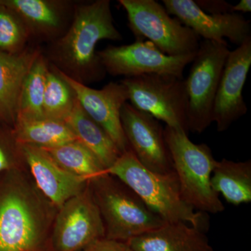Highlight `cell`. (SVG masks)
Listing matches in <instances>:
<instances>
[{"label":"cell","instance_id":"1","mask_svg":"<svg viewBox=\"0 0 251 251\" xmlns=\"http://www.w3.org/2000/svg\"><path fill=\"white\" fill-rule=\"evenodd\" d=\"M110 0L75 3L70 26L64 35L48 44L43 54L50 64L73 80L88 86L106 72L96 51L100 41H120Z\"/></svg>","mask_w":251,"mask_h":251},{"label":"cell","instance_id":"2","mask_svg":"<svg viewBox=\"0 0 251 251\" xmlns=\"http://www.w3.org/2000/svg\"><path fill=\"white\" fill-rule=\"evenodd\" d=\"M21 171L0 187V251H42L57 209Z\"/></svg>","mask_w":251,"mask_h":251},{"label":"cell","instance_id":"3","mask_svg":"<svg viewBox=\"0 0 251 251\" xmlns=\"http://www.w3.org/2000/svg\"><path fill=\"white\" fill-rule=\"evenodd\" d=\"M105 173L126 185L166 222L187 223L206 232L209 228L208 214L195 210L181 197L174 171L166 173L150 171L129 148Z\"/></svg>","mask_w":251,"mask_h":251},{"label":"cell","instance_id":"4","mask_svg":"<svg viewBox=\"0 0 251 251\" xmlns=\"http://www.w3.org/2000/svg\"><path fill=\"white\" fill-rule=\"evenodd\" d=\"M164 137L185 202L204 214L223 212L224 204L211 185L216 160L210 148L205 143H193L186 132L166 126Z\"/></svg>","mask_w":251,"mask_h":251},{"label":"cell","instance_id":"5","mask_svg":"<svg viewBox=\"0 0 251 251\" xmlns=\"http://www.w3.org/2000/svg\"><path fill=\"white\" fill-rule=\"evenodd\" d=\"M105 229V237L127 242L166 223L115 176L102 175L89 182Z\"/></svg>","mask_w":251,"mask_h":251},{"label":"cell","instance_id":"6","mask_svg":"<svg viewBox=\"0 0 251 251\" xmlns=\"http://www.w3.org/2000/svg\"><path fill=\"white\" fill-rule=\"evenodd\" d=\"M125 10L128 26L137 40L148 39L169 56L195 53L200 37L179 19L171 17L166 8L155 0H119Z\"/></svg>","mask_w":251,"mask_h":251},{"label":"cell","instance_id":"7","mask_svg":"<svg viewBox=\"0 0 251 251\" xmlns=\"http://www.w3.org/2000/svg\"><path fill=\"white\" fill-rule=\"evenodd\" d=\"M229 51L227 41L200 42L186 80L189 131L202 133L212 124L216 93Z\"/></svg>","mask_w":251,"mask_h":251},{"label":"cell","instance_id":"8","mask_svg":"<svg viewBox=\"0 0 251 251\" xmlns=\"http://www.w3.org/2000/svg\"><path fill=\"white\" fill-rule=\"evenodd\" d=\"M134 108L166 126L189 133L186 80L167 74H147L120 81Z\"/></svg>","mask_w":251,"mask_h":251},{"label":"cell","instance_id":"9","mask_svg":"<svg viewBox=\"0 0 251 251\" xmlns=\"http://www.w3.org/2000/svg\"><path fill=\"white\" fill-rule=\"evenodd\" d=\"M196 52L167 55L150 41L136 40L129 45H109L97 54L106 74L112 76L129 78L147 74H167L183 78L185 68L193 62Z\"/></svg>","mask_w":251,"mask_h":251},{"label":"cell","instance_id":"10","mask_svg":"<svg viewBox=\"0 0 251 251\" xmlns=\"http://www.w3.org/2000/svg\"><path fill=\"white\" fill-rule=\"evenodd\" d=\"M105 237V229L90 185L57 209L50 242L54 251H80Z\"/></svg>","mask_w":251,"mask_h":251},{"label":"cell","instance_id":"11","mask_svg":"<svg viewBox=\"0 0 251 251\" xmlns=\"http://www.w3.org/2000/svg\"><path fill=\"white\" fill-rule=\"evenodd\" d=\"M121 122L130 150L144 166L156 173L174 171L159 121L127 102L122 108Z\"/></svg>","mask_w":251,"mask_h":251},{"label":"cell","instance_id":"12","mask_svg":"<svg viewBox=\"0 0 251 251\" xmlns=\"http://www.w3.org/2000/svg\"><path fill=\"white\" fill-rule=\"evenodd\" d=\"M57 71L74 91L84 111L108 133L122 153L127 151L129 146L121 122L122 107L128 100L125 86L121 82H110L100 90H96Z\"/></svg>","mask_w":251,"mask_h":251},{"label":"cell","instance_id":"13","mask_svg":"<svg viewBox=\"0 0 251 251\" xmlns=\"http://www.w3.org/2000/svg\"><path fill=\"white\" fill-rule=\"evenodd\" d=\"M251 66V38L229 51L216 93L213 122L219 132L226 131L248 112L243 90Z\"/></svg>","mask_w":251,"mask_h":251},{"label":"cell","instance_id":"14","mask_svg":"<svg viewBox=\"0 0 251 251\" xmlns=\"http://www.w3.org/2000/svg\"><path fill=\"white\" fill-rule=\"evenodd\" d=\"M168 14L179 19L204 40L226 42L227 39L238 46L251 38V23L237 13L209 14L194 0H163Z\"/></svg>","mask_w":251,"mask_h":251},{"label":"cell","instance_id":"15","mask_svg":"<svg viewBox=\"0 0 251 251\" xmlns=\"http://www.w3.org/2000/svg\"><path fill=\"white\" fill-rule=\"evenodd\" d=\"M18 15L30 43L48 44L64 35L72 23L75 1L68 0H0Z\"/></svg>","mask_w":251,"mask_h":251},{"label":"cell","instance_id":"16","mask_svg":"<svg viewBox=\"0 0 251 251\" xmlns=\"http://www.w3.org/2000/svg\"><path fill=\"white\" fill-rule=\"evenodd\" d=\"M21 148L36 188L57 209L88 186V181L59 166L43 149L29 145Z\"/></svg>","mask_w":251,"mask_h":251},{"label":"cell","instance_id":"17","mask_svg":"<svg viewBox=\"0 0 251 251\" xmlns=\"http://www.w3.org/2000/svg\"><path fill=\"white\" fill-rule=\"evenodd\" d=\"M42 52L34 44L17 54L0 52V123L14 126L25 80Z\"/></svg>","mask_w":251,"mask_h":251},{"label":"cell","instance_id":"18","mask_svg":"<svg viewBox=\"0 0 251 251\" xmlns=\"http://www.w3.org/2000/svg\"><path fill=\"white\" fill-rule=\"evenodd\" d=\"M126 243L133 251H216L206 231L181 221L166 222Z\"/></svg>","mask_w":251,"mask_h":251},{"label":"cell","instance_id":"19","mask_svg":"<svg viewBox=\"0 0 251 251\" xmlns=\"http://www.w3.org/2000/svg\"><path fill=\"white\" fill-rule=\"evenodd\" d=\"M65 122L77 141L93 153L105 171L121 156L122 153L108 133L84 111L77 100Z\"/></svg>","mask_w":251,"mask_h":251},{"label":"cell","instance_id":"20","mask_svg":"<svg viewBox=\"0 0 251 251\" xmlns=\"http://www.w3.org/2000/svg\"><path fill=\"white\" fill-rule=\"evenodd\" d=\"M214 191L233 205L251 202V161H216L211 177Z\"/></svg>","mask_w":251,"mask_h":251},{"label":"cell","instance_id":"21","mask_svg":"<svg viewBox=\"0 0 251 251\" xmlns=\"http://www.w3.org/2000/svg\"><path fill=\"white\" fill-rule=\"evenodd\" d=\"M12 128L20 145L52 148L77 140L66 122L46 117L17 119Z\"/></svg>","mask_w":251,"mask_h":251},{"label":"cell","instance_id":"22","mask_svg":"<svg viewBox=\"0 0 251 251\" xmlns=\"http://www.w3.org/2000/svg\"><path fill=\"white\" fill-rule=\"evenodd\" d=\"M41 149L59 166L88 182L105 173L93 153L77 140L54 148Z\"/></svg>","mask_w":251,"mask_h":251},{"label":"cell","instance_id":"23","mask_svg":"<svg viewBox=\"0 0 251 251\" xmlns=\"http://www.w3.org/2000/svg\"><path fill=\"white\" fill-rule=\"evenodd\" d=\"M49 63L41 53L28 74L23 85L17 119L43 118V105Z\"/></svg>","mask_w":251,"mask_h":251},{"label":"cell","instance_id":"24","mask_svg":"<svg viewBox=\"0 0 251 251\" xmlns=\"http://www.w3.org/2000/svg\"><path fill=\"white\" fill-rule=\"evenodd\" d=\"M76 97L58 71L49 64L44 95V117L65 122L74 108Z\"/></svg>","mask_w":251,"mask_h":251},{"label":"cell","instance_id":"25","mask_svg":"<svg viewBox=\"0 0 251 251\" xmlns=\"http://www.w3.org/2000/svg\"><path fill=\"white\" fill-rule=\"evenodd\" d=\"M30 44L29 34L18 15L0 2V52L17 54Z\"/></svg>","mask_w":251,"mask_h":251},{"label":"cell","instance_id":"26","mask_svg":"<svg viewBox=\"0 0 251 251\" xmlns=\"http://www.w3.org/2000/svg\"><path fill=\"white\" fill-rule=\"evenodd\" d=\"M26 166L21 145L16 141L12 127L0 129V173L21 169Z\"/></svg>","mask_w":251,"mask_h":251},{"label":"cell","instance_id":"27","mask_svg":"<svg viewBox=\"0 0 251 251\" xmlns=\"http://www.w3.org/2000/svg\"><path fill=\"white\" fill-rule=\"evenodd\" d=\"M80 251H133L126 242L104 237L95 241Z\"/></svg>","mask_w":251,"mask_h":251},{"label":"cell","instance_id":"28","mask_svg":"<svg viewBox=\"0 0 251 251\" xmlns=\"http://www.w3.org/2000/svg\"><path fill=\"white\" fill-rule=\"evenodd\" d=\"M196 4L209 14H225L232 12V5L224 0H196Z\"/></svg>","mask_w":251,"mask_h":251},{"label":"cell","instance_id":"29","mask_svg":"<svg viewBox=\"0 0 251 251\" xmlns=\"http://www.w3.org/2000/svg\"><path fill=\"white\" fill-rule=\"evenodd\" d=\"M251 11V0H241L238 4L232 5V12L233 13H249Z\"/></svg>","mask_w":251,"mask_h":251}]
</instances>
